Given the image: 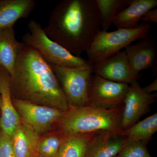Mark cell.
<instances>
[{
    "instance_id": "cell-1",
    "label": "cell",
    "mask_w": 157,
    "mask_h": 157,
    "mask_svg": "<svg viewBox=\"0 0 157 157\" xmlns=\"http://www.w3.org/2000/svg\"><path fill=\"white\" fill-rule=\"evenodd\" d=\"M9 87L12 99L63 111L69 108L51 65L38 52L24 44L10 75Z\"/></svg>"
},
{
    "instance_id": "cell-2",
    "label": "cell",
    "mask_w": 157,
    "mask_h": 157,
    "mask_svg": "<svg viewBox=\"0 0 157 157\" xmlns=\"http://www.w3.org/2000/svg\"><path fill=\"white\" fill-rule=\"evenodd\" d=\"M43 29L52 40L80 57L101 30L96 0H62L52 10Z\"/></svg>"
},
{
    "instance_id": "cell-3",
    "label": "cell",
    "mask_w": 157,
    "mask_h": 157,
    "mask_svg": "<svg viewBox=\"0 0 157 157\" xmlns=\"http://www.w3.org/2000/svg\"><path fill=\"white\" fill-rule=\"evenodd\" d=\"M124 106L104 109L90 105L69 106L56 123V131L64 137L94 133L100 131L120 133Z\"/></svg>"
},
{
    "instance_id": "cell-4",
    "label": "cell",
    "mask_w": 157,
    "mask_h": 157,
    "mask_svg": "<svg viewBox=\"0 0 157 157\" xmlns=\"http://www.w3.org/2000/svg\"><path fill=\"white\" fill-rule=\"evenodd\" d=\"M27 27L29 32L23 36V43L38 52L50 64L65 67H92L87 60L73 55L50 39L37 21L31 20Z\"/></svg>"
},
{
    "instance_id": "cell-5",
    "label": "cell",
    "mask_w": 157,
    "mask_h": 157,
    "mask_svg": "<svg viewBox=\"0 0 157 157\" xmlns=\"http://www.w3.org/2000/svg\"><path fill=\"white\" fill-rule=\"evenodd\" d=\"M150 29V25L142 22L135 29L99 31L86 51L88 62L92 66L113 56L135 40L146 37Z\"/></svg>"
},
{
    "instance_id": "cell-6",
    "label": "cell",
    "mask_w": 157,
    "mask_h": 157,
    "mask_svg": "<svg viewBox=\"0 0 157 157\" xmlns=\"http://www.w3.org/2000/svg\"><path fill=\"white\" fill-rule=\"evenodd\" d=\"M51 66L69 106L82 107L88 105V89L93 73L92 67L71 68Z\"/></svg>"
},
{
    "instance_id": "cell-7",
    "label": "cell",
    "mask_w": 157,
    "mask_h": 157,
    "mask_svg": "<svg viewBox=\"0 0 157 157\" xmlns=\"http://www.w3.org/2000/svg\"><path fill=\"white\" fill-rule=\"evenodd\" d=\"M130 84L107 80L92 74L88 89V103L92 107L104 109L123 107Z\"/></svg>"
},
{
    "instance_id": "cell-8",
    "label": "cell",
    "mask_w": 157,
    "mask_h": 157,
    "mask_svg": "<svg viewBox=\"0 0 157 157\" xmlns=\"http://www.w3.org/2000/svg\"><path fill=\"white\" fill-rule=\"evenodd\" d=\"M12 99L21 120L39 136L49 132L63 113V111L57 108Z\"/></svg>"
},
{
    "instance_id": "cell-9",
    "label": "cell",
    "mask_w": 157,
    "mask_h": 157,
    "mask_svg": "<svg viewBox=\"0 0 157 157\" xmlns=\"http://www.w3.org/2000/svg\"><path fill=\"white\" fill-rule=\"evenodd\" d=\"M156 95L144 92L137 81L130 84L124 101L122 131L128 129L150 110Z\"/></svg>"
},
{
    "instance_id": "cell-10",
    "label": "cell",
    "mask_w": 157,
    "mask_h": 157,
    "mask_svg": "<svg viewBox=\"0 0 157 157\" xmlns=\"http://www.w3.org/2000/svg\"><path fill=\"white\" fill-rule=\"evenodd\" d=\"M93 73L102 78L131 84L137 81L138 75L130 66L125 50H122L107 59L92 65Z\"/></svg>"
},
{
    "instance_id": "cell-11",
    "label": "cell",
    "mask_w": 157,
    "mask_h": 157,
    "mask_svg": "<svg viewBox=\"0 0 157 157\" xmlns=\"http://www.w3.org/2000/svg\"><path fill=\"white\" fill-rule=\"evenodd\" d=\"M140 39L136 44L124 48L131 68L137 75L142 70L153 67L157 56L155 37L147 35Z\"/></svg>"
},
{
    "instance_id": "cell-12",
    "label": "cell",
    "mask_w": 157,
    "mask_h": 157,
    "mask_svg": "<svg viewBox=\"0 0 157 157\" xmlns=\"http://www.w3.org/2000/svg\"><path fill=\"white\" fill-rule=\"evenodd\" d=\"M10 74L0 66V129L11 137L21 121L12 102L10 87Z\"/></svg>"
},
{
    "instance_id": "cell-13",
    "label": "cell",
    "mask_w": 157,
    "mask_h": 157,
    "mask_svg": "<svg viewBox=\"0 0 157 157\" xmlns=\"http://www.w3.org/2000/svg\"><path fill=\"white\" fill-rule=\"evenodd\" d=\"M126 139L120 133L107 131L95 132L85 157H114L120 151Z\"/></svg>"
},
{
    "instance_id": "cell-14",
    "label": "cell",
    "mask_w": 157,
    "mask_h": 157,
    "mask_svg": "<svg viewBox=\"0 0 157 157\" xmlns=\"http://www.w3.org/2000/svg\"><path fill=\"white\" fill-rule=\"evenodd\" d=\"M36 6L35 0H0V29L14 28L21 18H26Z\"/></svg>"
},
{
    "instance_id": "cell-15",
    "label": "cell",
    "mask_w": 157,
    "mask_h": 157,
    "mask_svg": "<svg viewBox=\"0 0 157 157\" xmlns=\"http://www.w3.org/2000/svg\"><path fill=\"white\" fill-rule=\"evenodd\" d=\"M157 6V0H131L128 6L116 16L112 24L117 29L136 28L144 15Z\"/></svg>"
},
{
    "instance_id": "cell-16",
    "label": "cell",
    "mask_w": 157,
    "mask_h": 157,
    "mask_svg": "<svg viewBox=\"0 0 157 157\" xmlns=\"http://www.w3.org/2000/svg\"><path fill=\"white\" fill-rule=\"evenodd\" d=\"M40 136L21 120L11 137V142L16 157H35Z\"/></svg>"
},
{
    "instance_id": "cell-17",
    "label": "cell",
    "mask_w": 157,
    "mask_h": 157,
    "mask_svg": "<svg viewBox=\"0 0 157 157\" xmlns=\"http://www.w3.org/2000/svg\"><path fill=\"white\" fill-rule=\"evenodd\" d=\"M23 45L16 39L14 28L0 29V66L10 75Z\"/></svg>"
},
{
    "instance_id": "cell-18",
    "label": "cell",
    "mask_w": 157,
    "mask_h": 157,
    "mask_svg": "<svg viewBox=\"0 0 157 157\" xmlns=\"http://www.w3.org/2000/svg\"><path fill=\"white\" fill-rule=\"evenodd\" d=\"M157 131V113H154L141 121H138L120 134L131 140L142 141L147 144Z\"/></svg>"
},
{
    "instance_id": "cell-19",
    "label": "cell",
    "mask_w": 157,
    "mask_h": 157,
    "mask_svg": "<svg viewBox=\"0 0 157 157\" xmlns=\"http://www.w3.org/2000/svg\"><path fill=\"white\" fill-rule=\"evenodd\" d=\"M95 133L65 137L56 157H85Z\"/></svg>"
},
{
    "instance_id": "cell-20",
    "label": "cell",
    "mask_w": 157,
    "mask_h": 157,
    "mask_svg": "<svg viewBox=\"0 0 157 157\" xmlns=\"http://www.w3.org/2000/svg\"><path fill=\"white\" fill-rule=\"evenodd\" d=\"M131 0H96L98 6L101 30L107 31L116 16L126 8Z\"/></svg>"
},
{
    "instance_id": "cell-21",
    "label": "cell",
    "mask_w": 157,
    "mask_h": 157,
    "mask_svg": "<svg viewBox=\"0 0 157 157\" xmlns=\"http://www.w3.org/2000/svg\"><path fill=\"white\" fill-rule=\"evenodd\" d=\"M65 138L57 132L49 136L40 138L38 154L45 157H56Z\"/></svg>"
},
{
    "instance_id": "cell-22",
    "label": "cell",
    "mask_w": 157,
    "mask_h": 157,
    "mask_svg": "<svg viewBox=\"0 0 157 157\" xmlns=\"http://www.w3.org/2000/svg\"><path fill=\"white\" fill-rule=\"evenodd\" d=\"M147 144L127 138L120 151L114 157H152L147 150Z\"/></svg>"
},
{
    "instance_id": "cell-23",
    "label": "cell",
    "mask_w": 157,
    "mask_h": 157,
    "mask_svg": "<svg viewBox=\"0 0 157 157\" xmlns=\"http://www.w3.org/2000/svg\"><path fill=\"white\" fill-rule=\"evenodd\" d=\"M0 157H16L11 137L0 129Z\"/></svg>"
},
{
    "instance_id": "cell-24",
    "label": "cell",
    "mask_w": 157,
    "mask_h": 157,
    "mask_svg": "<svg viewBox=\"0 0 157 157\" xmlns=\"http://www.w3.org/2000/svg\"><path fill=\"white\" fill-rule=\"evenodd\" d=\"M141 21L143 22H157V9H154L149 10L144 15Z\"/></svg>"
},
{
    "instance_id": "cell-25",
    "label": "cell",
    "mask_w": 157,
    "mask_h": 157,
    "mask_svg": "<svg viewBox=\"0 0 157 157\" xmlns=\"http://www.w3.org/2000/svg\"><path fill=\"white\" fill-rule=\"evenodd\" d=\"M144 92L147 94H151L153 92L157 90V78H156L154 81L151 83L150 84L143 88H141Z\"/></svg>"
},
{
    "instance_id": "cell-26",
    "label": "cell",
    "mask_w": 157,
    "mask_h": 157,
    "mask_svg": "<svg viewBox=\"0 0 157 157\" xmlns=\"http://www.w3.org/2000/svg\"><path fill=\"white\" fill-rule=\"evenodd\" d=\"M35 157H43V156H42L40 155H37L36 156H35Z\"/></svg>"
},
{
    "instance_id": "cell-27",
    "label": "cell",
    "mask_w": 157,
    "mask_h": 157,
    "mask_svg": "<svg viewBox=\"0 0 157 157\" xmlns=\"http://www.w3.org/2000/svg\"><path fill=\"white\" fill-rule=\"evenodd\" d=\"M1 102H2V99H1V97L0 96V107H1Z\"/></svg>"
}]
</instances>
